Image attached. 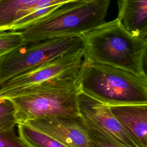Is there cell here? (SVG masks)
<instances>
[{
    "label": "cell",
    "instance_id": "3957f363",
    "mask_svg": "<svg viewBox=\"0 0 147 147\" xmlns=\"http://www.w3.org/2000/svg\"><path fill=\"white\" fill-rule=\"evenodd\" d=\"M78 81L81 92L107 106L147 105L146 75H137L83 58Z\"/></svg>",
    "mask_w": 147,
    "mask_h": 147
},
{
    "label": "cell",
    "instance_id": "9a60e30c",
    "mask_svg": "<svg viewBox=\"0 0 147 147\" xmlns=\"http://www.w3.org/2000/svg\"><path fill=\"white\" fill-rule=\"evenodd\" d=\"M84 122L88 130L92 147H124L112 141L84 121Z\"/></svg>",
    "mask_w": 147,
    "mask_h": 147
},
{
    "label": "cell",
    "instance_id": "8992f818",
    "mask_svg": "<svg viewBox=\"0 0 147 147\" xmlns=\"http://www.w3.org/2000/svg\"><path fill=\"white\" fill-rule=\"evenodd\" d=\"M83 48L45 62L15 76L0 86V95L79 72L83 60Z\"/></svg>",
    "mask_w": 147,
    "mask_h": 147
},
{
    "label": "cell",
    "instance_id": "5b68a950",
    "mask_svg": "<svg viewBox=\"0 0 147 147\" xmlns=\"http://www.w3.org/2000/svg\"><path fill=\"white\" fill-rule=\"evenodd\" d=\"M83 48L81 37H62L25 42L0 58V86L45 62Z\"/></svg>",
    "mask_w": 147,
    "mask_h": 147
},
{
    "label": "cell",
    "instance_id": "4fadbf2b",
    "mask_svg": "<svg viewBox=\"0 0 147 147\" xmlns=\"http://www.w3.org/2000/svg\"><path fill=\"white\" fill-rule=\"evenodd\" d=\"M25 42L21 31H0V58Z\"/></svg>",
    "mask_w": 147,
    "mask_h": 147
},
{
    "label": "cell",
    "instance_id": "7c38bea8",
    "mask_svg": "<svg viewBox=\"0 0 147 147\" xmlns=\"http://www.w3.org/2000/svg\"><path fill=\"white\" fill-rule=\"evenodd\" d=\"M18 136L28 147H67L52 137L26 124H17Z\"/></svg>",
    "mask_w": 147,
    "mask_h": 147
},
{
    "label": "cell",
    "instance_id": "8fae6325",
    "mask_svg": "<svg viewBox=\"0 0 147 147\" xmlns=\"http://www.w3.org/2000/svg\"><path fill=\"white\" fill-rule=\"evenodd\" d=\"M26 16L17 22L10 30H22L61 6L76 0H22Z\"/></svg>",
    "mask_w": 147,
    "mask_h": 147
},
{
    "label": "cell",
    "instance_id": "2e32d148",
    "mask_svg": "<svg viewBox=\"0 0 147 147\" xmlns=\"http://www.w3.org/2000/svg\"><path fill=\"white\" fill-rule=\"evenodd\" d=\"M0 147H28L14 129L0 131Z\"/></svg>",
    "mask_w": 147,
    "mask_h": 147
},
{
    "label": "cell",
    "instance_id": "30bf717a",
    "mask_svg": "<svg viewBox=\"0 0 147 147\" xmlns=\"http://www.w3.org/2000/svg\"><path fill=\"white\" fill-rule=\"evenodd\" d=\"M117 18L131 34L147 38V0H119Z\"/></svg>",
    "mask_w": 147,
    "mask_h": 147
},
{
    "label": "cell",
    "instance_id": "52a82bcc",
    "mask_svg": "<svg viewBox=\"0 0 147 147\" xmlns=\"http://www.w3.org/2000/svg\"><path fill=\"white\" fill-rule=\"evenodd\" d=\"M78 106L83 119L112 141L124 147H143L116 119L107 105L80 91Z\"/></svg>",
    "mask_w": 147,
    "mask_h": 147
},
{
    "label": "cell",
    "instance_id": "5bb4252c",
    "mask_svg": "<svg viewBox=\"0 0 147 147\" xmlns=\"http://www.w3.org/2000/svg\"><path fill=\"white\" fill-rule=\"evenodd\" d=\"M16 125L15 106L9 99H3L0 102V131L14 129Z\"/></svg>",
    "mask_w": 147,
    "mask_h": 147
},
{
    "label": "cell",
    "instance_id": "6da1fadb",
    "mask_svg": "<svg viewBox=\"0 0 147 147\" xmlns=\"http://www.w3.org/2000/svg\"><path fill=\"white\" fill-rule=\"evenodd\" d=\"M78 73L7 92L0 95V98L9 99L13 103L17 125L49 116L78 117Z\"/></svg>",
    "mask_w": 147,
    "mask_h": 147
},
{
    "label": "cell",
    "instance_id": "277c9868",
    "mask_svg": "<svg viewBox=\"0 0 147 147\" xmlns=\"http://www.w3.org/2000/svg\"><path fill=\"white\" fill-rule=\"evenodd\" d=\"M110 0H76L65 3L20 30L26 42L81 37L105 22Z\"/></svg>",
    "mask_w": 147,
    "mask_h": 147
},
{
    "label": "cell",
    "instance_id": "9c48e42d",
    "mask_svg": "<svg viewBox=\"0 0 147 147\" xmlns=\"http://www.w3.org/2000/svg\"><path fill=\"white\" fill-rule=\"evenodd\" d=\"M108 106L120 124L143 147H147V105Z\"/></svg>",
    "mask_w": 147,
    "mask_h": 147
},
{
    "label": "cell",
    "instance_id": "e0dca14e",
    "mask_svg": "<svg viewBox=\"0 0 147 147\" xmlns=\"http://www.w3.org/2000/svg\"><path fill=\"white\" fill-rule=\"evenodd\" d=\"M3 100V99H1V98H0V102H2Z\"/></svg>",
    "mask_w": 147,
    "mask_h": 147
},
{
    "label": "cell",
    "instance_id": "7a4b0ae2",
    "mask_svg": "<svg viewBox=\"0 0 147 147\" xmlns=\"http://www.w3.org/2000/svg\"><path fill=\"white\" fill-rule=\"evenodd\" d=\"M81 38L84 59L137 75H146L147 38L130 33L117 18L105 21Z\"/></svg>",
    "mask_w": 147,
    "mask_h": 147
},
{
    "label": "cell",
    "instance_id": "ba28073f",
    "mask_svg": "<svg viewBox=\"0 0 147 147\" xmlns=\"http://www.w3.org/2000/svg\"><path fill=\"white\" fill-rule=\"evenodd\" d=\"M24 124L52 137L67 147H92L88 130L80 116H49Z\"/></svg>",
    "mask_w": 147,
    "mask_h": 147
}]
</instances>
